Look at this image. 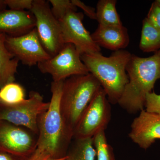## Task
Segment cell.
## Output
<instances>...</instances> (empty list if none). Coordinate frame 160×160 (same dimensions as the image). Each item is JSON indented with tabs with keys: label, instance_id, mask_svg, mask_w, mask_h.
Returning a JSON list of instances; mask_svg holds the SVG:
<instances>
[{
	"label": "cell",
	"instance_id": "1",
	"mask_svg": "<svg viewBox=\"0 0 160 160\" xmlns=\"http://www.w3.org/2000/svg\"><path fill=\"white\" fill-rule=\"evenodd\" d=\"M64 81L51 83L52 97L49 109L40 117L38 137L35 149L27 160H47L66 155L73 135L65 125L60 111Z\"/></svg>",
	"mask_w": 160,
	"mask_h": 160
},
{
	"label": "cell",
	"instance_id": "2",
	"mask_svg": "<svg viewBox=\"0 0 160 160\" xmlns=\"http://www.w3.org/2000/svg\"><path fill=\"white\" fill-rule=\"evenodd\" d=\"M126 70L129 82L118 103L129 113H136L144 109L146 94L160 79V56L157 52L148 58L132 54Z\"/></svg>",
	"mask_w": 160,
	"mask_h": 160
},
{
	"label": "cell",
	"instance_id": "3",
	"mask_svg": "<svg viewBox=\"0 0 160 160\" xmlns=\"http://www.w3.org/2000/svg\"><path fill=\"white\" fill-rule=\"evenodd\" d=\"M131 55L122 49L114 51L108 57L101 52L81 56L89 73L99 82L108 101L112 104L118 103L129 82L126 69Z\"/></svg>",
	"mask_w": 160,
	"mask_h": 160
},
{
	"label": "cell",
	"instance_id": "4",
	"mask_svg": "<svg viewBox=\"0 0 160 160\" xmlns=\"http://www.w3.org/2000/svg\"><path fill=\"white\" fill-rule=\"evenodd\" d=\"M101 87L99 82L90 73L64 80L60 111L66 127L72 135L83 112Z\"/></svg>",
	"mask_w": 160,
	"mask_h": 160
},
{
	"label": "cell",
	"instance_id": "5",
	"mask_svg": "<svg viewBox=\"0 0 160 160\" xmlns=\"http://www.w3.org/2000/svg\"><path fill=\"white\" fill-rule=\"evenodd\" d=\"M4 106L5 108L0 112V121L26 127L38 134L39 118L49 109V102H44L39 92L31 91L29 98L25 99L22 102L14 106Z\"/></svg>",
	"mask_w": 160,
	"mask_h": 160
},
{
	"label": "cell",
	"instance_id": "6",
	"mask_svg": "<svg viewBox=\"0 0 160 160\" xmlns=\"http://www.w3.org/2000/svg\"><path fill=\"white\" fill-rule=\"evenodd\" d=\"M111 119V109L107 95L101 87L85 109L73 130L75 139L93 138L105 130Z\"/></svg>",
	"mask_w": 160,
	"mask_h": 160
},
{
	"label": "cell",
	"instance_id": "7",
	"mask_svg": "<svg viewBox=\"0 0 160 160\" xmlns=\"http://www.w3.org/2000/svg\"><path fill=\"white\" fill-rule=\"evenodd\" d=\"M30 11L35 18L36 28L43 47L51 57L54 56L65 44L59 22L52 14L49 1L33 0Z\"/></svg>",
	"mask_w": 160,
	"mask_h": 160
},
{
	"label": "cell",
	"instance_id": "8",
	"mask_svg": "<svg viewBox=\"0 0 160 160\" xmlns=\"http://www.w3.org/2000/svg\"><path fill=\"white\" fill-rule=\"evenodd\" d=\"M81 56L74 45L65 44L54 56L39 63L38 68L42 73L50 74L53 82H56L73 76L88 74L89 72Z\"/></svg>",
	"mask_w": 160,
	"mask_h": 160
},
{
	"label": "cell",
	"instance_id": "9",
	"mask_svg": "<svg viewBox=\"0 0 160 160\" xmlns=\"http://www.w3.org/2000/svg\"><path fill=\"white\" fill-rule=\"evenodd\" d=\"M84 16L83 12L72 10L59 20L63 42L74 45L81 55L101 52V48L83 25Z\"/></svg>",
	"mask_w": 160,
	"mask_h": 160
},
{
	"label": "cell",
	"instance_id": "10",
	"mask_svg": "<svg viewBox=\"0 0 160 160\" xmlns=\"http://www.w3.org/2000/svg\"><path fill=\"white\" fill-rule=\"evenodd\" d=\"M6 45L15 58L29 67L51 58L43 47L36 27L20 36L6 35Z\"/></svg>",
	"mask_w": 160,
	"mask_h": 160
},
{
	"label": "cell",
	"instance_id": "11",
	"mask_svg": "<svg viewBox=\"0 0 160 160\" xmlns=\"http://www.w3.org/2000/svg\"><path fill=\"white\" fill-rule=\"evenodd\" d=\"M37 140L20 126L0 121V152L27 159L34 151Z\"/></svg>",
	"mask_w": 160,
	"mask_h": 160
},
{
	"label": "cell",
	"instance_id": "12",
	"mask_svg": "<svg viewBox=\"0 0 160 160\" xmlns=\"http://www.w3.org/2000/svg\"><path fill=\"white\" fill-rule=\"evenodd\" d=\"M129 137L144 149H148L160 139V116L143 109L131 124Z\"/></svg>",
	"mask_w": 160,
	"mask_h": 160
},
{
	"label": "cell",
	"instance_id": "13",
	"mask_svg": "<svg viewBox=\"0 0 160 160\" xmlns=\"http://www.w3.org/2000/svg\"><path fill=\"white\" fill-rule=\"evenodd\" d=\"M35 27V18L30 11L0 10V33L18 37L28 33Z\"/></svg>",
	"mask_w": 160,
	"mask_h": 160
},
{
	"label": "cell",
	"instance_id": "14",
	"mask_svg": "<svg viewBox=\"0 0 160 160\" xmlns=\"http://www.w3.org/2000/svg\"><path fill=\"white\" fill-rule=\"evenodd\" d=\"M91 34L98 46L114 51L124 49L129 42L128 30L123 26L99 25L97 29Z\"/></svg>",
	"mask_w": 160,
	"mask_h": 160
},
{
	"label": "cell",
	"instance_id": "15",
	"mask_svg": "<svg viewBox=\"0 0 160 160\" xmlns=\"http://www.w3.org/2000/svg\"><path fill=\"white\" fill-rule=\"evenodd\" d=\"M6 37V34L0 33V89L14 82L19 62L7 49Z\"/></svg>",
	"mask_w": 160,
	"mask_h": 160
},
{
	"label": "cell",
	"instance_id": "16",
	"mask_svg": "<svg viewBox=\"0 0 160 160\" xmlns=\"http://www.w3.org/2000/svg\"><path fill=\"white\" fill-rule=\"evenodd\" d=\"M116 0H100L96 9L99 25L106 26H123L117 11Z\"/></svg>",
	"mask_w": 160,
	"mask_h": 160
},
{
	"label": "cell",
	"instance_id": "17",
	"mask_svg": "<svg viewBox=\"0 0 160 160\" xmlns=\"http://www.w3.org/2000/svg\"><path fill=\"white\" fill-rule=\"evenodd\" d=\"M66 160H95L97 152L93 138L75 139Z\"/></svg>",
	"mask_w": 160,
	"mask_h": 160
},
{
	"label": "cell",
	"instance_id": "18",
	"mask_svg": "<svg viewBox=\"0 0 160 160\" xmlns=\"http://www.w3.org/2000/svg\"><path fill=\"white\" fill-rule=\"evenodd\" d=\"M140 49L144 52L158 51L160 49V30L146 18L143 21Z\"/></svg>",
	"mask_w": 160,
	"mask_h": 160
},
{
	"label": "cell",
	"instance_id": "19",
	"mask_svg": "<svg viewBox=\"0 0 160 160\" xmlns=\"http://www.w3.org/2000/svg\"><path fill=\"white\" fill-rule=\"evenodd\" d=\"M25 91L22 86L14 82L9 83L0 89V104L12 106L25 99Z\"/></svg>",
	"mask_w": 160,
	"mask_h": 160
},
{
	"label": "cell",
	"instance_id": "20",
	"mask_svg": "<svg viewBox=\"0 0 160 160\" xmlns=\"http://www.w3.org/2000/svg\"><path fill=\"white\" fill-rule=\"evenodd\" d=\"M97 152V160H115L113 149L108 143L105 130H102L93 137Z\"/></svg>",
	"mask_w": 160,
	"mask_h": 160
},
{
	"label": "cell",
	"instance_id": "21",
	"mask_svg": "<svg viewBox=\"0 0 160 160\" xmlns=\"http://www.w3.org/2000/svg\"><path fill=\"white\" fill-rule=\"evenodd\" d=\"M51 4L52 12L55 18L59 21L68 12L77 11V8L69 0H49Z\"/></svg>",
	"mask_w": 160,
	"mask_h": 160
},
{
	"label": "cell",
	"instance_id": "22",
	"mask_svg": "<svg viewBox=\"0 0 160 160\" xmlns=\"http://www.w3.org/2000/svg\"><path fill=\"white\" fill-rule=\"evenodd\" d=\"M146 111L160 116V94L151 92L146 94L145 107Z\"/></svg>",
	"mask_w": 160,
	"mask_h": 160
},
{
	"label": "cell",
	"instance_id": "23",
	"mask_svg": "<svg viewBox=\"0 0 160 160\" xmlns=\"http://www.w3.org/2000/svg\"><path fill=\"white\" fill-rule=\"evenodd\" d=\"M5 3L12 10L25 11V9H28L30 11L33 0H5Z\"/></svg>",
	"mask_w": 160,
	"mask_h": 160
},
{
	"label": "cell",
	"instance_id": "24",
	"mask_svg": "<svg viewBox=\"0 0 160 160\" xmlns=\"http://www.w3.org/2000/svg\"><path fill=\"white\" fill-rule=\"evenodd\" d=\"M146 18L152 26L160 30V6L156 1L152 4Z\"/></svg>",
	"mask_w": 160,
	"mask_h": 160
},
{
	"label": "cell",
	"instance_id": "25",
	"mask_svg": "<svg viewBox=\"0 0 160 160\" xmlns=\"http://www.w3.org/2000/svg\"><path fill=\"white\" fill-rule=\"evenodd\" d=\"M72 3L76 7L81 8L83 10L85 14L92 20H97L96 9L91 6H88L79 0H71Z\"/></svg>",
	"mask_w": 160,
	"mask_h": 160
},
{
	"label": "cell",
	"instance_id": "26",
	"mask_svg": "<svg viewBox=\"0 0 160 160\" xmlns=\"http://www.w3.org/2000/svg\"><path fill=\"white\" fill-rule=\"evenodd\" d=\"M0 160H27V159L15 156L6 152H0Z\"/></svg>",
	"mask_w": 160,
	"mask_h": 160
},
{
	"label": "cell",
	"instance_id": "27",
	"mask_svg": "<svg viewBox=\"0 0 160 160\" xmlns=\"http://www.w3.org/2000/svg\"><path fill=\"white\" fill-rule=\"evenodd\" d=\"M6 5L5 3V0H0V10L5 9Z\"/></svg>",
	"mask_w": 160,
	"mask_h": 160
},
{
	"label": "cell",
	"instance_id": "28",
	"mask_svg": "<svg viewBox=\"0 0 160 160\" xmlns=\"http://www.w3.org/2000/svg\"><path fill=\"white\" fill-rule=\"evenodd\" d=\"M67 158V156L64 157H62L61 158H55V159H48L47 160H66Z\"/></svg>",
	"mask_w": 160,
	"mask_h": 160
},
{
	"label": "cell",
	"instance_id": "29",
	"mask_svg": "<svg viewBox=\"0 0 160 160\" xmlns=\"http://www.w3.org/2000/svg\"><path fill=\"white\" fill-rule=\"evenodd\" d=\"M156 2H157L160 6V0H157V1H156Z\"/></svg>",
	"mask_w": 160,
	"mask_h": 160
},
{
	"label": "cell",
	"instance_id": "30",
	"mask_svg": "<svg viewBox=\"0 0 160 160\" xmlns=\"http://www.w3.org/2000/svg\"><path fill=\"white\" fill-rule=\"evenodd\" d=\"M157 52H158V54H159V55L160 56V50H158V51Z\"/></svg>",
	"mask_w": 160,
	"mask_h": 160
}]
</instances>
